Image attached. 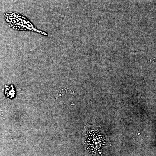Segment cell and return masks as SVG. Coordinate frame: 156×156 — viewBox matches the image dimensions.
I'll return each mask as SVG.
<instances>
[{
    "instance_id": "6da1fadb",
    "label": "cell",
    "mask_w": 156,
    "mask_h": 156,
    "mask_svg": "<svg viewBox=\"0 0 156 156\" xmlns=\"http://www.w3.org/2000/svg\"><path fill=\"white\" fill-rule=\"evenodd\" d=\"M5 95L7 97L12 98L14 96L15 92L13 87H10L9 88H6Z\"/></svg>"
}]
</instances>
